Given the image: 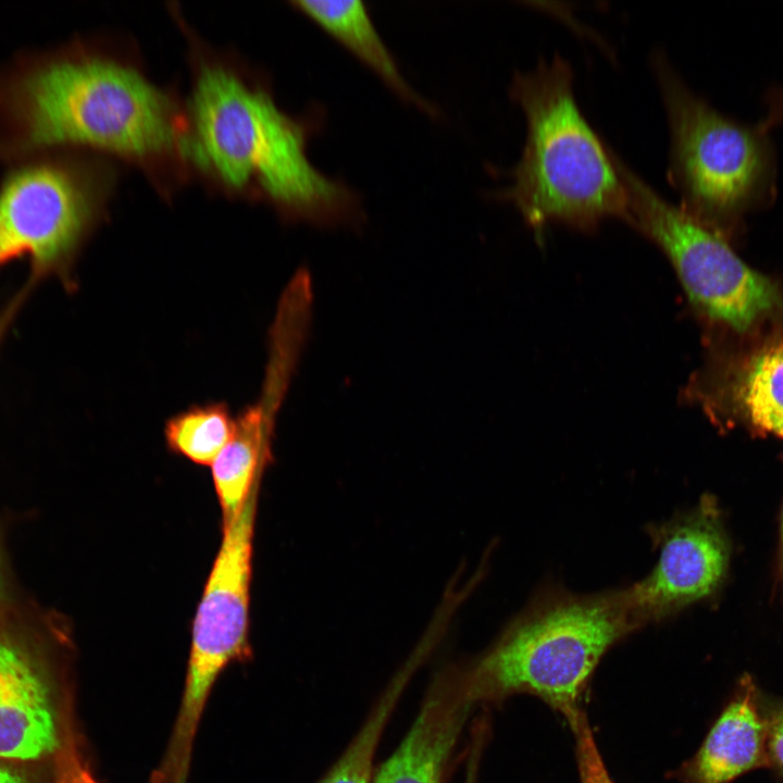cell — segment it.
I'll return each instance as SVG.
<instances>
[{
	"instance_id": "15",
	"label": "cell",
	"mask_w": 783,
	"mask_h": 783,
	"mask_svg": "<svg viewBox=\"0 0 783 783\" xmlns=\"http://www.w3.org/2000/svg\"><path fill=\"white\" fill-rule=\"evenodd\" d=\"M234 418L225 401L191 406L166 420L164 438L170 451L212 465L231 439Z\"/></svg>"
},
{
	"instance_id": "20",
	"label": "cell",
	"mask_w": 783,
	"mask_h": 783,
	"mask_svg": "<svg viewBox=\"0 0 783 783\" xmlns=\"http://www.w3.org/2000/svg\"><path fill=\"white\" fill-rule=\"evenodd\" d=\"M769 111L759 127L767 133L773 125L783 122V88L774 89L768 97Z\"/></svg>"
},
{
	"instance_id": "13",
	"label": "cell",
	"mask_w": 783,
	"mask_h": 783,
	"mask_svg": "<svg viewBox=\"0 0 783 783\" xmlns=\"http://www.w3.org/2000/svg\"><path fill=\"white\" fill-rule=\"evenodd\" d=\"M290 4L355 54L403 102L432 119L442 116L437 105L420 95L402 75L363 2L302 0Z\"/></svg>"
},
{
	"instance_id": "7",
	"label": "cell",
	"mask_w": 783,
	"mask_h": 783,
	"mask_svg": "<svg viewBox=\"0 0 783 783\" xmlns=\"http://www.w3.org/2000/svg\"><path fill=\"white\" fill-rule=\"evenodd\" d=\"M617 163L627 192L624 220L666 253L697 309L744 332L776 304L772 283L747 266L716 231L670 203L618 156Z\"/></svg>"
},
{
	"instance_id": "4",
	"label": "cell",
	"mask_w": 783,
	"mask_h": 783,
	"mask_svg": "<svg viewBox=\"0 0 783 783\" xmlns=\"http://www.w3.org/2000/svg\"><path fill=\"white\" fill-rule=\"evenodd\" d=\"M641 627L625 588L583 595L547 585L486 652L458 669L464 695L475 706L529 694L569 725L584 711L601 658Z\"/></svg>"
},
{
	"instance_id": "19",
	"label": "cell",
	"mask_w": 783,
	"mask_h": 783,
	"mask_svg": "<svg viewBox=\"0 0 783 783\" xmlns=\"http://www.w3.org/2000/svg\"><path fill=\"white\" fill-rule=\"evenodd\" d=\"M766 728L769 760H772L783 774V706L771 712L766 721Z\"/></svg>"
},
{
	"instance_id": "11",
	"label": "cell",
	"mask_w": 783,
	"mask_h": 783,
	"mask_svg": "<svg viewBox=\"0 0 783 783\" xmlns=\"http://www.w3.org/2000/svg\"><path fill=\"white\" fill-rule=\"evenodd\" d=\"M59 746L48 687L26 654L0 635V759L35 760Z\"/></svg>"
},
{
	"instance_id": "8",
	"label": "cell",
	"mask_w": 783,
	"mask_h": 783,
	"mask_svg": "<svg viewBox=\"0 0 783 783\" xmlns=\"http://www.w3.org/2000/svg\"><path fill=\"white\" fill-rule=\"evenodd\" d=\"M262 477V476H261ZM261 477L223 538L199 601L182 703L164 760L189 762L195 735L212 686L233 661L251 656L249 645L253 533Z\"/></svg>"
},
{
	"instance_id": "1",
	"label": "cell",
	"mask_w": 783,
	"mask_h": 783,
	"mask_svg": "<svg viewBox=\"0 0 783 783\" xmlns=\"http://www.w3.org/2000/svg\"><path fill=\"white\" fill-rule=\"evenodd\" d=\"M185 100L113 45L75 40L0 70V161L83 151L136 166L171 199L191 177Z\"/></svg>"
},
{
	"instance_id": "25",
	"label": "cell",
	"mask_w": 783,
	"mask_h": 783,
	"mask_svg": "<svg viewBox=\"0 0 783 783\" xmlns=\"http://www.w3.org/2000/svg\"><path fill=\"white\" fill-rule=\"evenodd\" d=\"M2 587V564H1V556H0V591Z\"/></svg>"
},
{
	"instance_id": "6",
	"label": "cell",
	"mask_w": 783,
	"mask_h": 783,
	"mask_svg": "<svg viewBox=\"0 0 783 783\" xmlns=\"http://www.w3.org/2000/svg\"><path fill=\"white\" fill-rule=\"evenodd\" d=\"M11 164L0 183V266L27 256L39 273L67 269L105 216L116 167L107 157L69 150Z\"/></svg>"
},
{
	"instance_id": "5",
	"label": "cell",
	"mask_w": 783,
	"mask_h": 783,
	"mask_svg": "<svg viewBox=\"0 0 783 783\" xmlns=\"http://www.w3.org/2000/svg\"><path fill=\"white\" fill-rule=\"evenodd\" d=\"M652 65L670 126L669 178L688 215L712 229L773 191L774 163L766 132L725 117L695 95L656 52Z\"/></svg>"
},
{
	"instance_id": "24",
	"label": "cell",
	"mask_w": 783,
	"mask_h": 783,
	"mask_svg": "<svg viewBox=\"0 0 783 783\" xmlns=\"http://www.w3.org/2000/svg\"><path fill=\"white\" fill-rule=\"evenodd\" d=\"M188 772H179L172 781V783H187Z\"/></svg>"
},
{
	"instance_id": "9",
	"label": "cell",
	"mask_w": 783,
	"mask_h": 783,
	"mask_svg": "<svg viewBox=\"0 0 783 783\" xmlns=\"http://www.w3.org/2000/svg\"><path fill=\"white\" fill-rule=\"evenodd\" d=\"M647 533L658 560L642 581L625 588L642 627L713 597L730 560V540L713 496H703L695 508L648 526Z\"/></svg>"
},
{
	"instance_id": "14",
	"label": "cell",
	"mask_w": 783,
	"mask_h": 783,
	"mask_svg": "<svg viewBox=\"0 0 783 783\" xmlns=\"http://www.w3.org/2000/svg\"><path fill=\"white\" fill-rule=\"evenodd\" d=\"M730 393L751 425L783 438V337L766 343L744 361Z\"/></svg>"
},
{
	"instance_id": "10",
	"label": "cell",
	"mask_w": 783,
	"mask_h": 783,
	"mask_svg": "<svg viewBox=\"0 0 783 783\" xmlns=\"http://www.w3.org/2000/svg\"><path fill=\"white\" fill-rule=\"evenodd\" d=\"M473 707L464 695L458 669L443 671L410 730L372 783H440Z\"/></svg>"
},
{
	"instance_id": "22",
	"label": "cell",
	"mask_w": 783,
	"mask_h": 783,
	"mask_svg": "<svg viewBox=\"0 0 783 783\" xmlns=\"http://www.w3.org/2000/svg\"><path fill=\"white\" fill-rule=\"evenodd\" d=\"M0 783H27L25 778L14 769L0 763Z\"/></svg>"
},
{
	"instance_id": "17",
	"label": "cell",
	"mask_w": 783,
	"mask_h": 783,
	"mask_svg": "<svg viewBox=\"0 0 783 783\" xmlns=\"http://www.w3.org/2000/svg\"><path fill=\"white\" fill-rule=\"evenodd\" d=\"M574 736L580 783H614L595 742L585 712L569 724Z\"/></svg>"
},
{
	"instance_id": "21",
	"label": "cell",
	"mask_w": 783,
	"mask_h": 783,
	"mask_svg": "<svg viewBox=\"0 0 783 783\" xmlns=\"http://www.w3.org/2000/svg\"><path fill=\"white\" fill-rule=\"evenodd\" d=\"M775 583L783 597V510L781 515L780 545L775 568Z\"/></svg>"
},
{
	"instance_id": "23",
	"label": "cell",
	"mask_w": 783,
	"mask_h": 783,
	"mask_svg": "<svg viewBox=\"0 0 783 783\" xmlns=\"http://www.w3.org/2000/svg\"><path fill=\"white\" fill-rule=\"evenodd\" d=\"M478 768V758L471 757L468 763L467 776L464 783H476Z\"/></svg>"
},
{
	"instance_id": "16",
	"label": "cell",
	"mask_w": 783,
	"mask_h": 783,
	"mask_svg": "<svg viewBox=\"0 0 783 783\" xmlns=\"http://www.w3.org/2000/svg\"><path fill=\"white\" fill-rule=\"evenodd\" d=\"M412 670L413 667L408 666L390 682L357 735L319 783H372L380 739Z\"/></svg>"
},
{
	"instance_id": "12",
	"label": "cell",
	"mask_w": 783,
	"mask_h": 783,
	"mask_svg": "<svg viewBox=\"0 0 783 783\" xmlns=\"http://www.w3.org/2000/svg\"><path fill=\"white\" fill-rule=\"evenodd\" d=\"M769 762L766 721L749 678L717 719L698 751L674 773L681 783H730Z\"/></svg>"
},
{
	"instance_id": "18",
	"label": "cell",
	"mask_w": 783,
	"mask_h": 783,
	"mask_svg": "<svg viewBox=\"0 0 783 783\" xmlns=\"http://www.w3.org/2000/svg\"><path fill=\"white\" fill-rule=\"evenodd\" d=\"M59 757L54 783H98L72 742L66 741Z\"/></svg>"
},
{
	"instance_id": "2",
	"label": "cell",
	"mask_w": 783,
	"mask_h": 783,
	"mask_svg": "<svg viewBox=\"0 0 783 783\" xmlns=\"http://www.w3.org/2000/svg\"><path fill=\"white\" fill-rule=\"evenodd\" d=\"M172 14L188 44L190 89L184 100L192 176L225 196L264 202L285 222L361 227L359 192L320 172L307 153L325 122L322 108L297 116L283 111L268 79L210 47L176 10Z\"/></svg>"
},
{
	"instance_id": "3",
	"label": "cell",
	"mask_w": 783,
	"mask_h": 783,
	"mask_svg": "<svg viewBox=\"0 0 783 783\" xmlns=\"http://www.w3.org/2000/svg\"><path fill=\"white\" fill-rule=\"evenodd\" d=\"M510 96L524 111L526 140L494 192L540 231L551 222L593 229L609 216L625 219L627 192L610 149L581 112L570 63L556 53L526 72L515 71Z\"/></svg>"
}]
</instances>
